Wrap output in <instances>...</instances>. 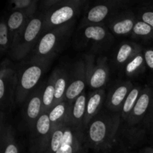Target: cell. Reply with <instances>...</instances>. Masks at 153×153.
<instances>
[{"label": "cell", "instance_id": "cell-1", "mask_svg": "<svg viewBox=\"0 0 153 153\" xmlns=\"http://www.w3.org/2000/svg\"><path fill=\"white\" fill-rule=\"evenodd\" d=\"M121 122L120 113L100 111L85 127V144L97 151L111 149L114 145Z\"/></svg>", "mask_w": 153, "mask_h": 153}, {"label": "cell", "instance_id": "cell-2", "mask_svg": "<svg viewBox=\"0 0 153 153\" xmlns=\"http://www.w3.org/2000/svg\"><path fill=\"white\" fill-rule=\"evenodd\" d=\"M76 19L44 33L32 50L30 59L52 61L70 37Z\"/></svg>", "mask_w": 153, "mask_h": 153}, {"label": "cell", "instance_id": "cell-3", "mask_svg": "<svg viewBox=\"0 0 153 153\" xmlns=\"http://www.w3.org/2000/svg\"><path fill=\"white\" fill-rule=\"evenodd\" d=\"M50 61L31 60L16 70V102L24 103L28 96L38 86L43 75L47 71Z\"/></svg>", "mask_w": 153, "mask_h": 153}, {"label": "cell", "instance_id": "cell-4", "mask_svg": "<svg viewBox=\"0 0 153 153\" xmlns=\"http://www.w3.org/2000/svg\"><path fill=\"white\" fill-rule=\"evenodd\" d=\"M43 12L30 19L22 32L10 47L9 54L12 59L14 61L23 59L34 49L43 35Z\"/></svg>", "mask_w": 153, "mask_h": 153}, {"label": "cell", "instance_id": "cell-5", "mask_svg": "<svg viewBox=\"0 0 153 153\" xmlns=\"http://www.w3.org/2000/svg\"><path fill=\"white\" fill-rule=\"evenodd\" d=\"M85 3V0H61L55 7L43 10V34L55 27L74 20Z\"/></svg>", "mask_w": 153, "mask_h": 153}, {"label": "cell", "instance_id": "cell-6", "mask_svg": "<svg viewBox=\"0 0 153 153\" xmlns=\"http://www.w3.org/2000/svg\"><path fill=\"white\" fill-rule=\"evenodd\" d=\"M127 1L123 0H102L88 7L81 21L79 28L87 25L104 24L117 12L126 9Z\"/></svg>", "mask_w": 153, "mask_h": 153}, {"label": "cell", "instance_id": "cell-7", "mask_svg": "<svg viewBox=\"0 0 153 153\" xmlns=\"http://www.w3.org/2000/svg\"><path fill=\"white\" fill-rule=\"evenodd\" d=\"M79 30L81 43L95 52L108 50L114 42V37L105 23L87 25Z\"/></svg>", "mask_w": 153, "mask_h": 153}, {"label": "cell", "instance_id": "cell-8", "mask_svg": "<svg viewBox=\"0 0 153 153\" xmlns=\"http://www.w3.org/2000/svg\"><path fill=\"white\" fill-rule=\"evenodd\" d=\"M16 70L9 60L1 62L0 69V102L1 112L13 107L16 102Z\"/></svg>", "mask_w": 153, "mask_h": 153}, {"label": "cell", "instance_id": "cell-9", "mask_svg": "<svg viewBox=\"0 0 153 153\" xmlns=\"http://www.w3.org/2000/svg\"><path fill=\"white\" fill-rule=\"evenodd\" d=\"M86 64L87 82L92 91L104 89L110 75L108 58L101 56L96 58L94 54H88L84 58Z\"/></svg>", "mask_w": 153, "mask_h": 153}, {"label": "cell", "instance_id": "cell-10", "mask_svg": "<svg viewBox=\"0 0 153 153\" xmlns=\"http://www.w3.org/2000/svg\"><path fill=\"white\" fill-rule=\"evenodd\" d=\"M48 112H44L31 128L30 145L34 153H44L49 146L52 134Z\"/></svg>", "mask_w": 153, "mask_h": 153}, {"label": "cell", "instance_id": "cell-11", "mask_svg": "<svg viewBox=\"0 0 153 153\" xmlns=\"http://www.w3.org/2000/svg\"><path fill=\"white\" fill-rule=\"evenodd\" d=\"M87 82L86 64L85 60H79L73 64L70 72L68 87L66 93L65 101L71 105L77 97L84 92Z\"/></svg>", "mask_w": 153, "mask_h": 153}, {"label": "cell", "instance_id": "cell-12", "mask_svg": "<svg viewBox=\"0 0 153 153\" xmlns=\"http://www.w3.org/2000/svg\"><path fill=\"white\" fill-rule=\"evenodd\" d=\"M145 137L146 131L141 124L130 125L122 121L115 137L114 144H118L124 149H132L140 145Z\"/></svg>", "mask_w": 153, "mask_h": 153}, {"label": "cell", "instance_id": "cell-13", "mask_svg": "<svg viewBox=\"0 0 153 153\" xmlns=\"http://www.w3.org/2000/svg\"><path fill=\"white\" fill-rule=\"evenodd\" d=\"M45 83L46 82L39 84L24 102L22 109L23 120L30 130L43 114V92Z\"/></svg>", "mask_w": 153, "mask_h": 153}, {"label": "cell", "instance_id": "cell-14", "mask_svg": "<svg viewBox=\"0 0 153 153\" xmlns=\"http://www.w3.org/2000/svg\"><path fill=\"white\" fill-rule=\"evenodd\" d=\"M137 19L132 10L126 8L111 16L106 21V25L113 35L130 36Z\"/></svg>", "mask_w": 153, "mask_h": 153}, {"label": "cell", "instance_id": "cell-15", "mask_svg": "<svg viewBox=\"0 0 153 153\" xmlns=\"http://www.w3.org/2000/svg\"><path fill=\"white\" fill-rule=\"evenodd\" d=\"M134 85L131 81H120L114 84L106 95L105 105L109 111L120 113L123 105Z\"/></svg>", "mask_w": 153, "mask_h": 153}, {"label": "cell", "instance_id": "cell-16", "mask_svg": "<svg viewBox=\"0 0 153 153\" xmlns=\"http://www.w3.org/2000/svg\"><path fill=\"white\" fill-rule=\"evenodd\" d=\"M153 106V88L145 86L142 88L135 106L126 123L137 125L143 122Z\"/></svg>", "mask_w": 153, "mask_h": 153}, {"label": "cell", "instance_id": "cell-17", "mask_svg": "<svg viewBox=\"0 0 153 153\" xmlns=\"http://www.w3.org/2000/svg\"><path fill=\"white\" fill-rule=\"evenodd\" d=\"M85 130L67 123L61 148L56 153H82L85 142Z\"/></svg>", "mask_w": 153, "mask_h": 153}, {"label": "cell", "instance_id": "cell-18", "mask_svg": "<svg viewBox=\"0 0 153 153\" xmlns=\"http://www.w3.org/2000/svg\"><path fill=\"white\" fill-rule=\"evenodd\" d=\"M0 145L1 153H19L14 129L4 119V113L1 112L0 123Z\"/></svg>", "mask_w": 153, "mask_h": 153}, {"label": "cell", "instance_id": "cell-19", "mask_svg": "<svg viewBox=\"0 0 153 153\" xmlns=\"http://www.w3.org/2000/svg\"><path fill=\"white\" fill-rule=\"evenodd\" d=\"M88 95L84 91L75 101L70 105L69 111L68 122L76 128L85 130L84 128V120L86 113L87 102Z\"/></svg>", "mask_w": 153, "mask_h": 153}, {"label": "cell", "instance_id": "cell-20", "mask_svg": "<svg viewBox=\"0 0 153 153\" xmlns=\"http://www.w3.org/2000/svg\"><path fill=\"white\" fill-rule=\"evenodd\" d=\"M143 51V48L135 42L123 41L118 46L115 52L114 62L117 67L123 68L131 58Z\"/></svg>", "mask_w": 153, "mask_h": 153}, {"label": "cell", "instance_id": "cell-21", "mask_svg": "<svg viewBox=\"0 0 153 153\" xmlns=\"http://www.w3.org/2000/svg\"><path fill=\"white\" fill-rule=\"evenodd\" d=\"M34 17V16H33ZM31 16L24 12L19 10H13L7 19V27L10 38V47L19 37L21 33L25 28Z\"/></svg>", "mask_w": 153, "mask_h": 153}, {"label": "cell", "instance_id": "cell-22", "mask_svg": "<svg viewBox=\"0 0 153 153\" xmlns=\"http://www.w3.org/2000/svg\"><path fill=\"white\" fill-rule=\"evenodd\" d=\"M106 98L105 91L104 89L92 91L88 97L86 113L84 120V128L89 124L94 117H95L100 111L105 104Z\"/></svg>", "mask_w": 153, "mask_h": 153}, {"label": "cell", "instance_id": "cell-23", "mask_svg": "<svg viewBox=\"0 0 153 153\" xmlns=\"http://www.w3.org/2000/svg\"><path fill=\"white\" fill-rule=\"evenodd\" d=\"M70 107V105L64 100L62 102L54 106L48 112L52 131L58 127L68 122Z\"/></svg>", "mask_w": 153, "mask_h": 153}, {"label": "cell", "instance_id": "cell-24", "mask_svg": "<svg viewBox=\"0 0 153 153\" xmlns=\"http://www.w3.org/2000/svg\"><path fill=\"white\" fill-rule=\"evenodd\" d=\"M56 79H55V105L59 104L65 100L66 93L68 87L70 72L64 68H56Z\"/></svg>", "mask_w": 153, "mask_h": 153}, {"label": "cell", "instance_id": "cell-25", "mask_svg": "<svg viewBox=\"0 0 153 153\" xmlns=\"http://www.w3.org/2000/svg\"><path fill=\"white\" fill-rule=\"evenodd\" d=\"M56 73V69H55L45 83L43 92V113L49 112L55 105Z\"/></svg>", "mask_w": 153, "mask_h": 153}, {"label": "cell", "instance_id": "cell-26", "mask_svg": "<svg viewBox=\"0 0 153 153\" xmlns=\"http://www.w3.org/2000/svg\"><path fill=\"white\" fill-rule=\"evenodd\" d=\"M146 68L143 51L137 54L123 67L124 72L128 77L134 78L144 73Z\"/></svg>", "mask_w": 153, "mask_h": 153}, {"label": "cell", "instance_id": "cell-27", "mask_svg": "<svg viewBox=\"0 0 153 153\" xmlns=\"http://www.w3.org/2000/svg\"><path fill=\"white\" fill-rule=\"evenodd\" d=\"M142 88L140 86H134L128 95L127 96L125 102L123 105L122 110L120 112L121 120L123 122H126L129 117L130 114L132 111L133 108L135 106L136 102L139 98Z\"/></svg>", "mask_w": 153, "mask_h": 153}, {"label": "cell", "instance_id": "cell-28", "mask_svg": "<svg viewBox=\"0 0 153 153\" xmlns=\"http://www.w3.org/2000/svg\"><path fill=\"white\" fill-rule=\"evenodd\" d=\"M38 3L37 0H13L9 1L12 11L19 10L24 12L31 17L36 15Z\"/></svg>", "mask_w": 153, "mask_h": 153}, {"label": "cell", "instance_id": "cell-29", "mask_svg": "<svg viewBox=\"0 0 153 153\" xmlns=\"http://www.w3.org/2000/svg\"><path fill=\"white\" fill-rule=\"evenodd\" d=\"M130 37L137 40H153V28L149 24L137 19Z\"/></svg>", "mask_w": 153, "mask_h": 153}, {"label": "cell", "instance_id": "cell-30", "mask_svg": "<svg viewBox=\"0 0 153 153\" xmlns=\"http://www.w3.org/2000/svg\"><path fill=\"white\" fill-rule=\"evenodd\" d=\"M67 123L61 125L53 131L49 141V146L44 153H56L61 148L64 139V131H65Z\"/></svg>", "mask_w": 153, "mask_h": 153}, {"label": "cell", "instance_id": "cell-31", "mask_svg": "<svg viewBox=\"0 0 153 153\" xmlns=\"http://www.w3.org/2000/svg\"><path fill=\"white\" fill-rule=\"evenodd\" d=\"M10 38L7 27V19H2L0 22V51L1 55H4L10 49Z\"/></svg>", "mask_w": 153, "mask_h": 153}, {"label": "cell", "instance_id": "cell-32", "mask_svg": "<svg viewBox=\"0 0 153 153\" xmlns=\"http://www.w3.org/2000/svg\"><path fill=\"white\" fill-rule=\"evenodd\" d=\"M136 16L137 19L149 24L153 28V7L152 5L140 7L136 13Z\"/></svg>", "mask_w": 153, "mask_h": 153}, {"label": "cell", "instance_id": "cell-33", "mask_svg": "<svg viewBox=\"0 0 153 153\" xmlns=\"http://www.w3.org/2000/svg\"><path fill=\"white\" fill-rule=\"evenodd\" d=\"M143 55H144L146 67L153 71V47H149L143 49Z\"/></svg>", "mask_w": 153, "mask_h": 153}, {"label": "cell", "instance_id": "cell-34", "mask_svg": "<svg viewBox=\"0 0 153 153\" xmlns=\"http://www.w3.org/2000/svg\"><path fill=\"white\" fill-rule=\"evenodd\" d=\"M61 1V0H46V1H43L41 3V7H43L44 10H47L49 9L52 8V7H55L58 4H59Z\"/></svg>", "mask_w": 153, "mask_h": 153}, {"label": "cell", "instance_id": "cell-35", "mask_svg": "<svg viewBox=\"0 0 153 153\" xmlns=\"http://www.w3.org/2000/svg\"><path fill=\"white\" fill-rule=\"evenodd\" d=\"M143 122H144L145 125L147 126L151 130H153V106L151 108L150 111L147 114V116L146 117Z\"/></svg>", "mask_w": 153, "mask_h": 153}, {"label": "cell", "instance_id": "cell-36", "mask_svg": "<svg viewBox=\"0 0 153 153\" xmlns=\"http://www.w3.org/2000/svg\"><path fill=\"white\" fill-rule=\"evenodd\" d=\"M140 153H153V148L147 147L140 151Z\"/></svg>", "mask_w": 153, "mask_h": 153}, {"label": "cell", "instance_id": "cell-37", "mask_svg": "<svg viewBox=\"0 0 153 153\" xmlns=\"http://www.w3.org/2000/svg\"><path fill=\"white\" fill-rule=\"evenodd\" d=\"M151 131H152V137H153V130H151Z\"/></svg>", "mask_w": 153, "mask_h": 153}, {"label": "cell", "instance_id": "cell-38", "mask_svg": "<svg viewBox=\"0 0 153 153\" xmlns=\"http://www.w3.org/2000/svg\"><path fill=\"white\" fill-rule=\"evenodd\" d=\"M82 153H87V152H83Z\"/></svg>", "mask_w": 153, "mask_h": 153}, {"label": "cell", "instance_id": "cell-39", "mask_svg": "<svg viewBox=\"0 0 153 153\" xmlns=\"http://www.w3.org/2000/svg\"><path fill=\"white\" fill-rule=\"evenodd\" d=\"M152 7H153V5H152Z\"/></svg>", "mask_w": 153, "mask_h": 153}, {"label": "cell", "instance_id": "cell-40", "mask_svg": "<svg viewBox=\"0 0 153 153\" xmlns=\"http://www.w3.org/2000/svg\"><path fill=\"white\" fill-rule=\"evenodd\" d=\"M152 84H153V82H152Z\"/></svg>", "mask_w": 153, "mask_h": 153}]
</instances>
